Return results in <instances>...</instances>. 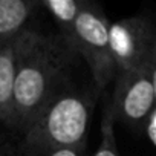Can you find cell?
Segmentation results:
<instances>
[{"label": "cell", "instance_id": "13", "mask_svg": "<svg viewBox=\"0 0 156 156\" xmlns=\"http://www.w3.org/2000/svg\"><path fill=\"white\" fill-rule=\"evenodd\" d=\"M5 144V141H2V138H0V150H2V145Z\"/></svg>", "mask_w": 156, "mask_h": 156}, {"label": "cell", "instance_id": "3", "mask_svg": "<svg viewBox=\"0 0 156 156\" xmlns=\"http://www.w3.org/2000/svg\"><path fill=\"white\" fill-rule=\"evenodd\" d=\"M109 19L94 3L87 2L78 14L67 41L76 57L87 64L97 95L107 89L116 75L109 49Z\"/></svg>", "mask_w": 156, "mask_h": 156}, {"label": "cell", "instance_id": "11", "mask_svg": "<svg viewBox=\"0 0 156 156\" xmlns=\"http://www.w3.org/2000/svg\"><path fill=\"white\" fill-rule=\"evenodd\" d=\"M139 132L144 135L145 141H147L151 147L156 145V109L151 110V112L147 115V118L144 119V122H142Z\"/></svg>", "mask_w": 156, "mask_h": 156}, {"label": "cell", "instance_id": "1", "mask_svg": "<svg viewBox=\"0 0 156 156\" xmlns=\"http://www.w3.org/2000/svg\"><path fill=\"white\" fill-rule=\"evenodd\" d=\"M76 54L60 35L29 31L19 55L8 127L23 135L41 109L72 81Z\"/></svg>", "mask_w": 156, "mask_h": 156}, {"label": "cell", "instance_id": "8", "mask_svg": "<svg viewBox=\"0 0 156 156\" xmlns=\"http://www.w3.org/2000/svg\"><path fill=\"white\" fill-rule=\"evenodd\" d=\"M86 3L87 0H40V6L51 14L58 28V35L66 43L72 35L78 14L83 11Z\"/></svg>", "mask_w": 156, "mask_h": 156}, {"label": "cell", "instance_id": "12", "mask_svg": "<svg viewBox=\"0 0 156 156\" xmlns=\"http://www.w3.org/2000/svg\"><path fill=\"white\" fill-rule=\"evenodd\" d=\"M0 156H19V154H17V150L12 144L5 142L2 145V150H0Z\"/></svg>", "mask_w": 156, "mask_h": 156}, {"label": "cell", "instance_id": "4", "mask_svg": "<svg viewBox=\"0 0 156 156\" xmlns=\"http://www.w3.org/2000/svg\"><path fill=\"white\" fill-rule=\"evenodd\" d=\"M156 66L118 72L113 78V90L107 101L115 121L139 132L147 115L156 103Z\"/></svg>", "mask_w": 156, "mask_h": 156}, {"label": "cell", "instance_id": "10", "mask_svg": "<svg viewBox=\"0 0 156 156\" xmlns=\"http://www.w3.org/2000/svg\"><path fill=\"white\" fill-rule=\"evenodd\" d=\"M19 156H86V151L73 150L66 147H55L41 142H31L22 139L20 145L16 147Z\"/></svg>", "mask_w": 156, "mask_h": 156}, {"label": "cell", "instance_id": "6", "mask_svg": "<svg viewBox=\"0 0 156 156\" xmlns=\"http://www.w3.org/2000/svg\"><path fill=\"white\" fill-rule=\"evenodd\" d=\"M29 31L31 29H26L19 38L0 48V122H3L5 126L8 124L11 113L12 84H14L17 60L28 40Z\"/></svg>", "mask_w": 156, "mask_h": 156}, {"label": "cell", "instance_id": "5", "mask_svg": "<svg viewBox=\"0 0 156 156\" xmlns=\"http://www.w3.org/2000/svg\"><path fill=\"white\" fill-rule=\"evenodd\" d=\"M109 49L118 72L156 66V34L150 19H121L109 26Z\"/></svg>", "mask_w": 156, "mask_h": 156}, {"label": "cell", "instance_id": "2", "mask_svg": "<svg viewBox=\"0 0 156 156\" xmlns=\"http://www.w3.org/2000/svg\"><path fill=\"white\" fill-rule=\"evenodd\" d=\"M97 92L73 83L60 90L37 115L22 139L86 151L87 129Z\"/></svg>", "mask_w": 156, "mask_h": 156}, {"label": "cell", "instance_id": "9", "mask_svg": "<svg viewBox=\"0 0 156 156\" xmlns=\"http://www.w3.org/2000/svg\"><path fill=\"white\" fill-rule=\"evenodd\" d=\"M115 122L116 121L112 115V110L109 104H106L103 109L101 126H100L101 139L94 156H121L116 145V139H115Z\"/></svg>", "mask_w": 156, "mask_h": 156}, {"label": "cell", "instance_id": "7", "mask_svg": "<svg viewBox=\"0 0 156 156\" xmlns=\"http://www.w3.org/2000/svg\"><path fill=\"white\" fill-rule=\"evenodd\" d=\"M40 0H0V48L19 38Z\"/></svg>", "mask_w": 156, "mask_h": 156}]
</instances>
